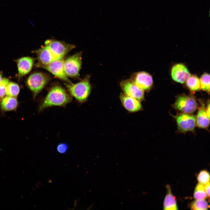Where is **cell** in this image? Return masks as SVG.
Listing matches in <instances>:
<instances>
[{
    "label": "cell",
    "mask_w": 210,
    "mask_h": 210,
    "mask_svg": "<svg viewBox=\"0 0 210 210\" xmlns=\"http://www.w3.org/2000/svg\"><path fill=\"white\" fill-rule=\"evenodd\" d=\"M71 96L62 86L56 85L52 87L41 103L39 111H41L52 106H64L70 103Z\"/></svg>",
    "instance_id": "1"
},
{
    "label": "cell",
    "mask_w": 210,
    "mask_h": 210,
    "mask_svg": "<svg viewBox=\"0 0 210 210\" xmlns=\"http://www.w3.org/2000/svg\"><path fill=\"white\" fill-rule=\"evenodd\" d=\"M64 85L70 94L79 102L83 103L87 100L91 90L89 77L76 83L66 82Z\"/></svg>",
    "instance_id": "2"
},
{
    "label": "cell",
    "mask_w": 210,
    "mask_h": 210,
    "mask_svg": "<svg viewBox=\"0 0 210 210\" xmlns=\"http://www.w3.org/2000/svg\"><path fill=\"white\" fill-rule=\"evenodd\" d=\"M49 79V77L46 74L36 72L29 76L27 80L26 84L35 97L44 88Z\"/></svg>",
    "instance_id": "3"
},
{
    "label": "cell",
    "mask_w": 210,
    "mask_h": 210,
    "mask_svg": "<svg viewBox=\"0 0 210 210\" xmlns=\"http://www.w3.org/2000/svg\"><path fill=\"white\" fill-rule=\"evenodd\" d=\"M82 53L78 52L64 60V68L67 77H78L82 64Z\"/></svg>",
    "instance_id": "4"
},
{
    "label": "cell",
    "mask_w": 210,
    "mask_h": 210,
    "mask_svg": "<svg viewBox=\"0 0 210 210\" xmlns=\"http://www.w3.org/2000/svg\"><path fill=\"white\" fill-rule=\"evenodd\" d=\"M45 45L48 48L58 59L63 58L75 48L74 45L54 39L46 40Z\"/></svg>",
    "instance_id": "5"
},
{
    "label": "cell",
    "mask_w": 210,
    "mask_h": 210,
    "mask_svg": "<svg viewBox=\"0 0 210 210\" xmlns=\"http://www.w3.org/2000/svg\"><path fill=\"white\" fill-rule=\"evenodd\" d=\"M175 108L184 113L190 114L195 112L197 108V104L195 99L187 95L178 96L174 105Z\"/></svg>",
    "instance_id": "6"
},
{
    "label": "cell",
    "mask_w": 210,
    "mask_h": 210,
    "mask_svg": "<svg viewBox=\"0 0 210 210\" xmlns=\"http://www.w3.org/2000/svg\"><path fill=\"white\" fill-rule=\"evenodd\" d=\"M130 80L144 91L149 90L153 83L152 76L148 73L143 71L133 73Z\"/></svg>",
    "instance_id": "7"
},
{
    "label": "cell",
    "mask_w": 210,
    "mask_h": 210,
    "mask_svg": "<svg viewBox=\"0 0 210 210\" xmlns=\"http://www.w3.org/2000/svg\"><path fill=\"white\" fill-rule=\"evenodd\" d=\"M64 62L63 58L57 60L42 66L41 68L46 70L57 77L66 83H70L71 82L68 78L64 71Z\"/></svg>",
    "instance_id": "8"
},
{
    "label": "cell",
    "mask_w": 210,
    "mask_h": 210,
    "mask_svg": "<svg viewBox=\"0 0 210 210\" xmlns=\"http://www.w3.org/2000/svg\"><path fill=\"white\" fill-rule=\"evenodd\" d=\"M120 85L123 93L127 95L140 101L144 99V91L133 83L130 79L122 81Z\"/></svg>",
    "instance_id": "9"
},
{
    "label": "cell",
    "mask_w": 210,
    "mask_h": 210,
    "mask_svg": "<svg viewBox=\"0 0 210 210\" xmlns=\"http://www.w3.org/2000/svg\"><path fill=\"white\" fill-rule=\"evenodd\" d=\"M174 117L179 131L185 132L194 130L196 124V117L194 116L184 113Z\"/></svg>",
    "instance_id": "10"
},
{
    "label": "cell",
    "mask_w": 210,
    "mask_h": 210,
    "mask_svg": "<svg viewBox=\"0 0 210 210\" xmlns=\"http://www.w3.org/2000/svg\"><path fill=\"white\" fill-rule=\"evenodd\" d=\"M38 62L36 64L37 67L41 68L58 59L48 48L44 46L36 51Z\"/></svg>",
    "instance_id": "11"
},
{
    "label": "cell",
    "mask_w": 210,
    "mask_h": 210,
    "mask_svg": "<svg viewBox=\"0 0 210 210\" xmlns=\"http://www.w3.org/2000/svg\"><path fill=\"white\" fill-rule=\"evenodd\" d=\"M120 99L123 107L128 111L135 112L142 109L140 101L121 92L120 95Z\"/></svg>",
    "instance_id": "12"
},
{
    "label": "cell",
    "mask_w": 210,
    "mask_h": 210,
    "mask_svg": "<svg viewBox=\"0 0 210 210\" xmlns=\"http://www.w3.org/2000/svg\"><path fill=\"white\" fill-rule=\"evenodd\" d=\"M171 74L173 80L181 83H185L190 76V74L186 66L181 63L176 64L173 66Z\"/></svg>",
    "instance_id": "13"
},
{
    "label": "cell",
    "mask_w": 210,
    "mask_h": 210,
    "mask_svg": "<svg viewBox=\"0 0 210 210\" xmlns=\"http://www.w3.org/2000/svg\"><path fill=\"white\" fill-rule=\"evenodd\" d=\"M34 61V58L29 57H23L16 60L19 78L25 76L30 71Z\"/></svg>",
    "instance_id": "14"
},
{
    "label": "cell",
    "mask_w": 210,
    "mask_h": 210,
    "mask_svg": "<svg viewBox=\"0 0 210 210\" xmlns=\"http://www.w3.org/2000/svg\"><path fill=\"white\" fill-rule=\"evenodd\" d=\"M209 119L207 115L204 104L202 103L196 118V124L199 127L205 128L209 124Z\"/></svg>",
    "instance_id": "15"
},
{
    "label": "cell",
    "mask_w": 210,
    "mask_h": 210,
    "mask_svg": "<svg viewBox=\"0 0 210 210\" xmlns=\"http://www.w3.org/2000/svg\"><path fill=\"white\" fill-rule=\"evenodd\" d=\"M167 192L164 199L163 209L166 210H176L178 209L175 196L172 194L170 186H167Z\"/></svg>",
    "instance_id": "16"
},
{
    "label": "cell",
    "mask_w": 210,
    "mask_h": 210,
    "mask_svg": "<svg viewBox=\"0 0 210 210\" xmlns=\"http://www.w3.org/2000/svg\"><path fill=\"white\" fill-rule=\"evenodd\" d=\"M18 105V101L14 97L7 96L3 98L1 101V108L5 111H10L15 109Z\"/></svg>",
    "instance_id": "17"
},
{
    "label": "cell",
    "mask_w": 210,
    "mask_h": 210,
    "mask_svg": "<svg viewBox=\"0 0 210 210\" xmlns=\"http://www.w3.org/2000/svg\"><path fill=\"white\" fill-rule=\"evenodd\" d=\"M186 82V87L192 91L199 90L200 89V79L195 75H192L189 77Z\"/></svg>",
    "instance_id": "18"
},
{
    "label": "cell",
    "mask_w": 210,
    "mask_h": 210,
    "mask_svg": "<svg viewBox=\"0 0 210 210\" xmlns=\"http://www.w3.org/2000/svg\"><path fill=\"white\" fill-rule=\"evenodd\" d=\"M20 90V87L17 84L9 82L6 87V94L8 96L16 97L18 94Z\"/></svg>",
    "instance_id": "19"
},
{
    "label": "cell",
    "mask_w": 210,
    "mask_h": 210,
    "mask_svg": "<svg viewBox=\"0 0 210 210\" xmlns=\"http://www.w3.org/2000/svg\"><path fill=\"white\" fill-rule=\"evenodd\" d=\"M209 206L207 202L204 200H196L190 204V208L192 210H207Z\"/></svg>",
    "instance_id": "20"
},
{
    "label": "cell",
    "mask_w": 210,
    "mask_h": 210,
    "mask_svg": "<svg viewBox=\"0 0 210 210\" xmlns=\"http://www.w3.org/2000/svg\"><path fill=\"white\" fill-rule=\"evenodd\" d=\"M200 89L209 93L210 76L206 73H204L201 76L200 79Z\"/></svg>",
    "instance_id": "21"
},
{
    "label": "cell",
    "mask_w": 210,
    "mask_h": 210,
    "mask_svg": "<svg viewBox=\"0 0 210 210\" xmlns=\"http://www.w3.org/2000/svg\"><path fill=\"white\" fill-rule=\"evenodd\" d=\"M207 197L204 186L199 183L196 185L194 193V197L195 200L205 199Z\"/></svg>",
    "instance_id": "22"
},
{
    "label": "cell",
    "mask_w": 210,
    "mask_h": 210,
    "mask_svg": "<svg viewBox=\"0 0 210 210\" xmlns=\"http://www.w3.org/2000/svg\"><path fill=\"white\" fill-rule=\"evenodd\" d=\"M197 179L199 183L204 185L209 182L210 175L209 172L206 170L200 171L197 176Z\"/></svg>",
    "instance_id": "23"
},
{
    "label": "cell",
    "mask_w": 210,
    "mask_h": 210,
    "mask_svg": "<svg viewBox=\"0 0 210 210\" xmlns=\"http://www.w3.org/2000/svg\"><path fill=\"white\" fill-rule=\"evenodd\" d=\"M9 82L8 79L4 78L0 82V98H3L6 94V89Z\"/></svg>",
    "instance_id": "24"
},
{
    "label": "cell",
    "mask_w": 210,
    "mask_h": 210,
    "mask_svg": "<svg viewBox=\"0 0 210 210\" xmlns=\"http://www.w3.org/2000/svg\"><path fill=\"white\" fill-rule=\"evenodd\" d=\"M68 145L65 143H62L59 144L57 146L56 149L57 152L60 153H65L68 149Z\"/></svg>",
    "instance_id": "25"
},
{
    "label": "cell",
    "mask_w": 210,
    "mask_h": 210,
    "mask_svg": "<svg viewBox=\"0 0 210 210\" xmlns=\"http://www.w3.org/2000/svg\"><path fill=\"white\" fill-rule=\"evenodd\" d=\"M204 187L205 191L206 193L207 197L209 199L210 197V182L204 185Z\"/></svg>",
    "instance_id": "26"
},
{
    "label": "cell",
    "mask_w": 210,
    "mask_h": 210,
    "mask_svg": "<svg viewBox=\"0 0 210 210\" xmlns=\"http://www.w3.org/2000/svg\"><path fill=\"white\" fill-rule=\"evenodd\" d=\"M206 111L207 116L210 118V103L209 101L208 103Z\"/></svg>",
    "instance_id": "27"
},
{
    "label": "cell",
    "mask_w": 210,
    "mask_h": 210,
    "mask_svg": "<svg viewBox=\"0 0 210 210\" xmlns=\"http://www.w3.org/2000/svg\"><path fill=\"white\" fill-rule=\"evenodd\" d=\"M2 74L1 73H0V82L1 80V79H2Z\"/></svg>",
    "instance_id": "28"
}]
</instances>
